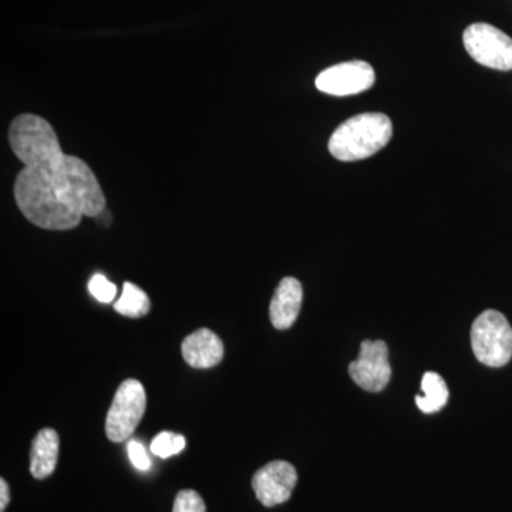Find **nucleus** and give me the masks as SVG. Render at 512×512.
Returning <instances> with one entry per match:
<instances>
[{
    "label": "nucleus",
    "mask_w": 512,
    "mask_h": 512,
    "mask_svg": "<svg viewBox=\"0 0 512 512\" xmlns=\"http://www.w3.org/2000/svg\"><path fill=\"white\" fill-rule=\"evenodd\" d=\"M9 143L22 161L16 177L15 201L26 220L49 231H69L83 217L106 210L103 188L82 158L63 153L55 128L36 114L12 121Z\"/></svg>",
    "instance_id": "1"
},
{
    "label": "nucleus",
    "mask_w": 512,
    "mask_h": 512,
    "mask_svg": "<svg viewBox=\"0 0 512 512\" xmlns=\"http://www.w3.org/2000/svg\"><path fill=\"white\" fill-rule=\"evenodd\" d=\"M392 136V121L386 114L363 113L336 128L329 140V151L345 163L365 160L383 150Z\"/></svg>",
    "instance_id": "2"
},
{
    "label": "nucleus",
    "mask_w": 512,
    "mask_h": 512,
    "mask_svg": "<svg viewBox=\"0 0 512 512\" xmlns=\"http://www.w3.org/2000/svg\"><path fill=\"white\" fill-rule=\"evenodd\" d=\"M471 348L478 362L490 367H503L512 357V328L503 313L485 311L474 320Z\"/></svg>",
    "instance_id": "3"
},
{
    "label": "nucleus",
    "mask_w": 512,
    "mask_h": 512,
    "mask_svg": "<svg viewBox=\"0 0 512 512\" xmlns=\"http://www.w3.org/2000/svg\"><path fill=\"white\" fill-rule=\"evenodd\" d=\"M146 390L138 380L120 384L106 419V436L113 443L130 439L146 413Z\"/></svg>",
    "instance_id": "4"
},
{
    "label": "nucleus",
    "mask_w": 512,
    "mask_h": 512,
    "mask_svg": "<svg viewBox=\"0 0 512 512\" xmlns=\"http://www.w3.org/2000/svg\"><path fill=\"white\" fill-rule=\"evenodd\" d=\"M468 55L490 69L512 70V39L488 23H474L463 35Z\"/></svg>",
    "instance_id": "5"
},
{
    "label": "nucleus",
    "mask_w": 512,
    "mask_h": 512,
    "mask_svg": "<svg viewBox=\"0 0 512 512\" xmlns=\"http://www.w3.org/2000/svg\"><path fill=\"white\" fill-rule=\"evenodd\" d=\"M353 382L366 392H382L392 377L389 349L383 340H365L360 346L359 356L349 365Z\"/></svg>",
    "instance_id": "6"
},
{
    "label": "nucleus",
    "mask_w": 512,
    "mask_h": 512,
    "mask_svg": "<svg viewBox=\"0 0 512 512\" xmlns=\"http://www.w3.org/2000/svg\"><path fill=\"white\" fill-rule=\"evenodd\" d=\"M376 74L369 63L362 60L335 64L323 70L316 77V87L319 92L330 96H355L366 92L375 84Z\"/></svg>",
    "instance_id": "7"
},
{
    "label": "nucleus",
    "mask_w": 512,
    "mask_h": 512,
    "mask_svg": "<svg viewBox=\"0 0 512 512\" xmlns=\"http://www.w3.org/2000/svg\"><path fill=\"white\" fill-rule=\"evenodd\" d=\"M296 481L298 474L292 464L286 461H272L256 471L252 478V487L256 498L265 507H275L291 498Z\"/></svg>",
    "instance_id": "8"
},
{
    "label": "nucleus",
    "mask_w": 512,
    "mask_h": 512,
    "mask_svg": "<svg viewBox=\"0 0 512 512\" xmlns=\"http://www.w3.org/2000/svg\"><path fill=\"white\" fill-rule=\"evenodd\" d=\"M181 352L194 369H210L224 359V343L210 329H198L184 339Z\"/></svg>",
    "instance_id": "9"
},
{
    "label": "nucleus",
    "mask_w": 512,
    "mask_h": 512,
    "mask_svg": "<svg viewBox=\"0 0 512 512\" xmlns=\"http://www.w3.org/2000/svg\"><path fill=\"white\" fill-rule=\"evenodd\" d=\"M303 302V289L298 279L284 278L279 282L278 288L272 298L269 316L272 325L278 330L291 328L298 319Z\"/></svg>",
    "instance_id": "10"
},
{
    "label": "nucleus",
    "mask_w": 512,
    "mask_h": 512,
    "mask_svg": "<svg viewBox=\"0 0 512 512\" xmlns=\"http://www.w3.org/2000/svg\"><path fill=\"white\" fill-rule=\"evenodd\" d=\"M59 458V436L53 429L40 430L30 450V471L37 480L49 477L56 470Z\"/></svg>",
    "instance_id": "11"
},
{
    "label": "nucleus",
    "mask_w": 512,
    "mask_h": 512,
    "mask_svg": "<svg viewBox=\"0 0 512 512\" xmlns=\"http://www.w3.org/2000/svg\"><path fill=\"white\" fill-rule=\"evenodd\" d=\"M421 390H423V396L416 397V404L421 412L426 414L440 412L450 397L447 384L439 373H426L421 380Z\"/></svg>",
    "instance_id": "12"
},
{
    "label": "nucleus",
    "mask_w": 512,
    "mask_h": 512,
    "mask_svg": "<svg viewBox=\"0 0 512 512\" xmlns=\"http://www.w3.org/2000/svg\"><path fill=\"white\" fill-rule=\"evenodd\" d=\"M151 302L148 299L147 293L143 289L138 288L137 285L126 282L123 286V293H121L119 301L114 305L116 312L120 315L127 316V318H141L150 312Z\"/></svg>",
    "instance_id": "13"
},
{
    "label": "nucleus",
    "mask_w": 512,
    "mask_h": 512,
    "mask_svg": "<svg viewBox=\"0 0 512 512\" xmlns=\"http://www.w3.org/2000/svg\"><path fill=\"white\" fill-rule=\"evenodd\" d=\"M185 446H187V441L184 436L171 433V431H163L151 443V451L160 458H170L180 454Z\"/></svg>",
    "instance_id": "14"
},
{
    "label": "nucleus",
    "mask_w": 512,
    "mask_h": 512,
    "mask_svg": "<svg viewBox=\"0 0 512 512\" xmlns=\"http://www.w3.org/2000/svg\"><path fill=\"white\" fill-rule=\"evenodd\" d=\"M89 292L92 293L94 298L101 303H110L114 301L117 295L116 285L111 284L106 276L96 274L90 279Z\"/></svg>",
    "instance_id": "15"
},
{
    "label": "nucleus",
    "mask_w": 512,
    "mask_h": 512,
    "mask_svg": "<svg viewBox=\"0 0 512 512\" xmlns=\"http://www.w3.org/2000/svg\"><path fill=\"white\" fill-rule=\"evenodd\" d=\"M173 512H207L204 500L194 490H183L177 494Z\"/></svg>",
    "instance_id": "16"
},
{
    "label": "nucleus",
    "mask_w": 512,
    "mask_h": 512,
    "mask_svg": "<svg viewBox=\"0 0 512 512\" xmlns=\"http://www.w3.org/2000/svg\"><path fill=\"white\" fill-rule=\"evenodd\" d=\"M127 450L131 463H133L137 470L147 471L151 467L150 457L147 456V451L143 444L138 443L136 440H131L128 443Z\"/></svg>",
    "instance_id": "17"
},
{
    "label": "nucleus",
    "mask_w": 512,
    "mask_h": 512,
    "mask_svg": "<svg viewBox=\"0 0 512 512\" xmlns=\"http://www.w3.org/2000/svg\"><path fill=\"white\" fill-rule=\"evenodd\" d=\"M10 501L9 485L5 480H0V511H5Z\"/></svg>",
    "instance_id": "18"
}]
</instances>
